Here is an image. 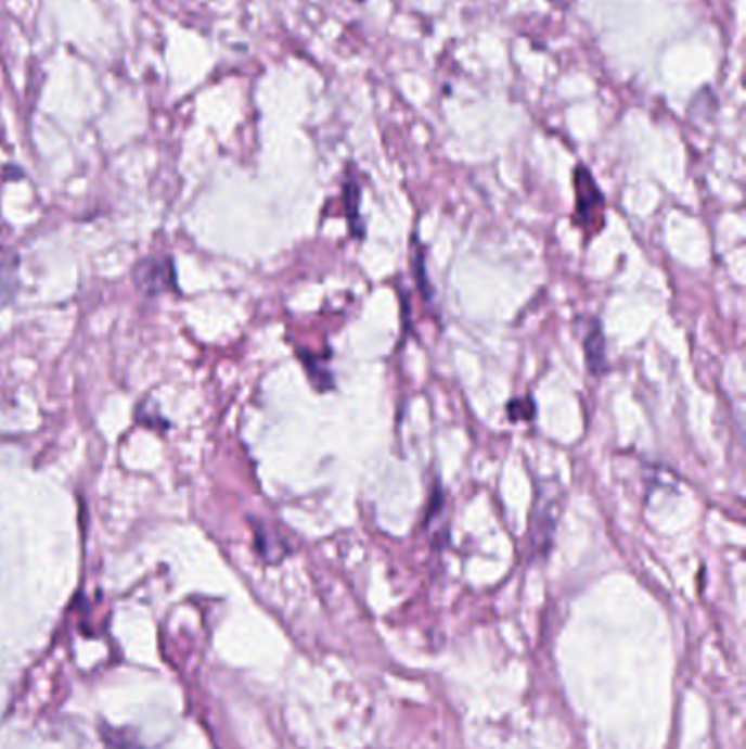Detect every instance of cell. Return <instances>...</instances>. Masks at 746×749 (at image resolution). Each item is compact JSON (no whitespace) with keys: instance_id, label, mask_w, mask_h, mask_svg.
<instances>
[{"instance_id":"obj_1","label":"cell","mask_w":746,"mask_h":749,"mask_svg":"<svg viewBox=\"0 0 746 749\" xmlns=\"http://www.w3.org/2000/svg\"><path fill=\"white\" fill-rule=\"evenodd\" d=\"M602 211L604 198L593 180V176L584 169H576V224L582 226L587 232H595L602 226Z\"/></svg>"},{"instance_id":"obj_2","label":"cell","mask_w":746,"mask_h":749,"mask_svg":"<svg viewBox=\"0 0 746 749\" xmlns=\"http://www.w3.org/2000/svg\"><path fill=\"white\" fill-rule=\"evenodd\" d=\"M561 493H556V484H539L537 488V505H535V526H532V537L535 546L539 550H548L552 544V535L558 522V505H561Z\"/></svg>"},{"instance_id":"obj_3","label":"cell","mask_w":746,"mask_h":749,"mask_svg":"<svg viewBox=\"0 0 746 749\" xmlns=\"http://www.w3.org/2000/svg\"><path fill=\"white\" fill-rule=\"evenodd\" d=\"M137 283L141 285V290L152 292V294L171 290L173 288L171 264L165 259H154V262L141 264L137 270Z\"/></svg>"},{"instance_id":"obj_4","label":"cell","mask_w":746,"mask_h":749,"mask_svg":"<svg viewBox=\"0 0 746 749\" xmlns=\"http://www.w3.org/2000/svg\"><path fill=\"white\" fill-rule=\"evenodd\" d=\"M18 288V257L0 250V307L8 305Z\"/></svg>"},{"instance_id":"obj_5","label":"cell","mask_w":746,"mask_h":749,"mask_svg":"<svg viewBox=\"0 0 746 749\" xmlns=\"http://www.w3.org/2000/svg\"><path fill=\"white\" fill-rule=\"evenodd\" d=\"M584 351H587V366L593 374L604 372L606 368V351H604V335L597 325L591 327V333H587L584 340Z\"/></svg>"}]
</instances>
